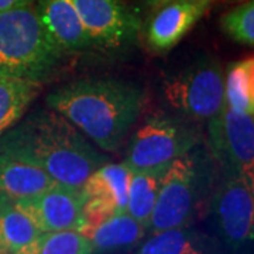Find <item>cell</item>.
Instances as JSON below:
<instances>
[{
    "label": "cell",
    "mask_w": 254,
    "mask_h": 254,
    "mask_svg": "<svg viewBox=\"0 0 254 254\" xmlns=\"http://www.w3.org/2000/svg\"><path fill=\"white\" fill-rule=\"evenodd\" d=\"M0 153L36 165L73 190H82L88 177L108 161L71 122L50 108L31 112L1 134Z\"/></svg>",
    "instance_id": "1"
},
{
    "label": "cell",
    "mask_w": 254,
    "mask_h": 254,
    "mask_svg": "<svg viewBox=\"0 0 254 254\" xmlns=\"http://www.w3.org/2000/svg\"><path fill=\"white\" fill-rule=\"evenodd\" d=\"M46 102L99 148L116 151L143 110L144 93L118 79H82L50 92Z\"/></svg>",
    "instance_id": "2"
},
{
    "label": "cell",
    "mask_w": 254,
    "mask_h": 254,
    "mask_svg": "<svg viewBox=\"0 0 254 254\" xmlns=\"http://www.w3.org/2000/svg\"><path fill=\"white\" fill-rule=\"evenodd\" d=\"M63 55L31 4L0 13V75L41 83Z\"/></svg>",
    "instance_id": "3"
},
{
    "label": "cell",
    "mask_w": 254,
    "mask_h": 254,
    "mask_svg": "<svg viewBox=\"0 0 254 254\" xmlns=\"http://www.w3.org/2000/svg\"><path fill=\"white\" fill-rule=\"evenodd\" d=\"M209 164L208 155L195 147L167 167L148 223L151 233L190 225L208 184Z\"/></svg>",
    "instance_id": "4"
},
{
    "label": "cell",
    "mask_w": 254,
    "mask_h": 254,
    "mask_svg": "<svg viewBox=\"0 0 254 254\" xmlns=\"http://www.w3.org/2000/svg\"><path fill=\"white\" fill-rule=\"evenodd\" d=\"M199 131L178 118L154 115L131 136L123 163L133 170L170 165L199 144Z\"/></svg>",
    "instance_id": "5"
},
{
    "label": "cell",
    "mask_w": 254,
    "mask_h": 254,
    "mask_svg": "<svg viewBox=\"0 0 254 254\" xmlns=\"http://www.w3.org/2000/svg\"><path fill=\"white\" fill-rule=\"evenodd\" d=\"M170 106L193 120H209L225 102L223 71L216 60H199L168 76L163 85Z\"/></svg>",
    "instance_id": "6"
},
{
    "label": "cell",
    "mask_w": 254,
    "mask_h": 254,
    "mask_svg": "<svg viewBox=\"0 0 254 254\" xmlns=\"http://www.w3.org/2000/svg\"><path fill=\"white\" fill-rule=\"evenodd\" d=\"M208 144L223 174L254 181L253 115L237 112L223 102L222 109L209 119Z\"/></svg>",
    "instance_id": "7"
},
{
    "label": "cell",
    "mask_w": 254,
    "mask_h": 254,
    "mask_svg": "<svg viewBox=\"0 0 254 254\" xmlns=\"http://www.w3.org/2000/svg\"><path fill=\"white\" fill-rule=\"evenodd\" d=\"M212 215L223 242L235 254L249 249L254 232V181L223 174L213 193Z\"/></svg>",
    "instance_id": "8"
},
{
    "label": "cell",
    "mask_w": 254,
    "mask_h": 254,
    "mask_svg": "<svg viewBox=\"0 0 254 254\" xmlns=\"http://www.w3.org/2000/svg\"><path fill=\"white\" fill-rule=\"evenodd\" d=\"M83 193L54 184L36 196L14 200V205L31 219L43 233L85 229L83 218Z\"/></svg>",
    "instance_id": "9"
},
{
    "label": "cell",
    "mask_w": 254,
    "mask_h": 254,
    "mask_svg": "<svg viewBox=\"0 0 254 254\" xmlns=\"http://www.w3.org/2000/svg\"><path fill=\"white\" fill-rule=\"evenodd\" d=\"M92 43L119 48L137 37L140 21L119 0H71Z\"/></svg>",
    "instance_id": "10"
},
{
    "label": "cell",
    "mask_w": 254,
    "mask_h": 254,
    "mask_svg": "<svg viewBox=\"0 0 254 254\" xmlns=\"http://www.w3.org/2000/svg\"><path fill=\"white\" fill-rule=\"evenodd\" d=\"M210 0H177L164 4L148 24L147 40L157 53L171 50L208 9Z\"/></svg>",
    "instance_id": "11"
},
{
    "label": "cell",
    "mask_w": 254,
    "mask_h": 254,
    "mask_svg": "<svg viewBox=\"0 0 254 254\" xmlns=\"http://www.w3.org/2000/svg\"><path fill=\"white\" fill-rule=\"evenodd\" d=\"M36 11L48 37L64 54L93 44L71 0H38Z\"/></svg>",
    "instance_id": "12"
},
{
    "label": "cell",
    "mask_w": 254,
    "mask_h": 254,
    "mask_svg": "<svg viewBox=\"0 0 254 254\" xmlns=\"http://www.w3.org/2000/svg\"><path fill=\"white\" fill-rule=\"evenodd\" d=\"M57 182L41 168L0 153V196L11 202L36 196Z\"/></svg>",
    "instance_id": "13"
},
{
    "label": "cell",
    "mask_w": 254,
    "mask_h": 254,
    "mask_svg": "<svg viewBox=\"0 0 254 254\" xmlns=\"http://www.w3.org/2000/svg\"><path fill=\"white\" fill-rule=\"evenodd\" d=\"M41 233L14 202L0 196V254H37Z\"/></svg>",
    "instance_id": "14"
},
{
    "label": "cell",
    "mask_w": 254,
    "mask_h": 254,
    "mask_svg": "<svg viewBox=\"0 0 254 254\" xmlns=\"http://www.w3.org/2000/svg\"><path fill=\"white\" fill-rule=\"evenodd\" d=\"M131 170L125 163L102 164L82 187L83 198L99 199L115 209L116 215L126 212Z\"/></svg>",
    "instance_id": "15"
},
{
    "label": "cell",
    "mask_w": 254,
    "mask_h": 254,
    "mask_svg": "<svg viewBox=\"0 0 254 254\" xmlns=\"http://www.w3.org/2000/svg\"><path fill=\"white\" fill-rule=\"evenodd\" d=\"M145 229L127 212L113 215L83 233L89 237L93 254H109L131 249L141 242Z\"/></svg>",
    "instance_id": "16"
},
{
    "label": "cell",
    "mask_w": 254,
    "mask_h": 254,
    "mask_svg": "<svg viewBox=\"0 0 254 254\" xmlns=\"http://www.w3.org/2000/svg\"><path fill=\"white\" fill-rule=\"evenodd\" d=\"M134 254H219L215 242L188 226L153 233Z\"/></svg>",
    "instance_id": "17"
},
{
    "label": "cell",
    "mask_w": 254,
    "mask_h": 254,
    "mask_svg": "<svg viewBox=\"0 0 254 254\" xmlns=\"http://www.w3.org/2000/svg\"><path fill=\"white\" fill-rule=\"evenodd\" d=\"M167 167L168 165L148 170H133L130 175L126 212L147 230Z\"/></svg>",
    "instance_id": "18"
},
{
    "label": "cell",
    "mask_w": 254,
    "mask_h": 254,
    "mask_svg": "<svg viewBox=\"0 0 254 254\" xmlns=\"http://www.w3.org/2000/svg\"><path fill=\"white\" fill-rule=\"evenodd\" d=\"M40 89L38 82L0 75V136L21 120Z\"/></svg>",
    "instance_id": "19"
},
{
    "label": "cell",
    "mask_w": 254,
    "mask_h": 254,
    "mask_svg": "<svg viewBox=\"0 0 254 254\" xmlns=\"http://www.w3.org/2000/svg\"><path fill=\"white\" fill-rule=\"evenodd\" d=\"M225 102L246 115L254 113V60L249 57L230 64L223 76Z\"/></svg>",
    "instance_id": "20"
},
{
    "label": "cell",
    "mask_w": 254,
    "mask_h": 254,
    "mask_svg": "<svg viewBox=\"0 0 254 254\" xmlns=\"http://www.w3.org/2000/svg\"><path fill=\"white\" fill-rule=\"evenodd\" d=\"M37 254H93L89 237L78 230L41 233Z\"/></svg>",
    "instance_id": "21"
},
{
    "label": "cell",
    "mask_w": 254,
    "mask_h": 254,
    "mask_svg": "<svg viewBox=\"0 0 254 254\" xmlns=\"http://www.w3.org/2000/svg\"><path fill=\"white\" fill-rule=\"evenodd\" d=\"M222 30L233 41L253 46L254 44V1L246 0L245 3L226 11L220 18Z\"/></svg>",
    "instance_id": "22"
},
{
    "label": "cell",
    "mask_w": 254,
    "mask_h": 254,
    "mask_svg": "<svg viewBox=\"0 0 254 254\" xmlns=\"http://www.w3.org/2000/svg\"><path fill=\"white\" fill-rule=\"evenodd\" d=\"M31 4V0H0V13Z\"/></svg>",
    "instance_id": "23"
},
{
    "label": "cell",
    "mask_w": 254,
    "mask_h": 254,
    "mask_svg": "<svg viewBox=\"0 0 254 254\" xmlns=\"http://www.w3.org/2000/svg\"><path fill=\"white\" fill-rule=\"evenodd\" d=\"M143 1L147 6L153 7V9H160V7H163L164 4L168 3V0H143Z\"/></svg>",
    "instance_id": "24"
},
{
    "label": "cell",
    "mask_w": 254,
    "mask_h": 254,
    "mask_svg": "<svg viewBox=\"0 0 254 254\" xmlns=\"http://www.w3.org/2000/svg\"><path fill=\"white\" fill-rule=\"evenodd\" d=\"M170 1H177V0H168V3H170Z\"/></svg>",
    "instance_id": "25"
},
{
    "label": "cell",
    "mask_w": 254,
    "mask_h": 254,
    "mask_svg": "<svg viewBox=\"0 0 254 254\" xmlns=\"http://www.w3.org/2000/svg\"><path fill=\"white\" fill-rule=\"evenodd\" d=\"M237 1H242V0H237ZM245 1H246V0H245Z\"/></svg>",
    "instance_id": "26"
}]
</instances>
